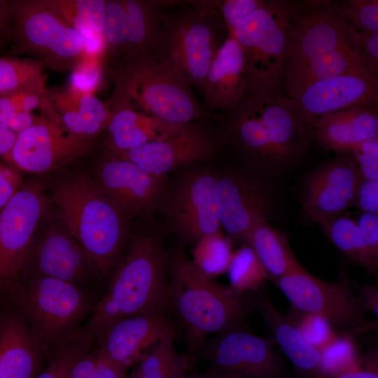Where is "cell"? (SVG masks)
Returning a JSON list of instances; mask_svg holds the SVG:
<instances>
[{"instance_id": "obj_7", "label": "cell", "mask_w": 378, "mask_h": 378, "mask_svg": "<svg viewBox=\"0 0 378 378\" xmlns=\"http://www.w3.org/2000/svg\"><path fill=\"white\" fill-rule=\"evenodd\" d=\"M108 66L114 81L111 98L115 100L174 124H188L210 115L192 87L153 54L122 58Z\"/></svg>"}, {"instance_id": "obj_29", "label": "cell", "mask_w": 378, "mask_h": 378, "mask_svg": "<svg viewBox=\"0 0 378 378\" xmlns=\"http://www.w3.org/2000/svg\"><path fill=\"white\" fill-rule=\"evenodd\" d=\"M122 2L127 18V41L121 59L151 54L164 13L172 1L122 0Z\"/></svg>"}, {"instance_id": "obj_17", "label": "cell", "mask_w": 378, "mask_h": 378, "mask_svg": "<svg viewBox=\"0 0 378 378\" xmlns=\"http://www.w3.org/2000/svg\"><path fill=\"white\" fill-rule=\"evenodd\" d=\"M94 172V181L126 219L150 216L163 202L167 176L146 172L130 161L108 153Z\"/></svg>"}, {"instance_id": "obj_34", "label": "cell", "mask_w": 378, "mask_h": 378, "mask_svg": "<svg viewBox=\"0 0 378 378\" xmlns=\"http://www.w3.org/2000/svg\"><path fill=\"white\" fill-rule=\"evenodd\" d=\"M46 65L34 59L0 58V94L30 87L46 86Z\"/></svg>"}, {"instance_id": "obj_4", "label": "cell", "mask_w": 378, "mask_h": 378, "mask_svg": "<svg viewBox=\"0 0 378 378\" xmlns=\"http://www.w3.org/2000/svg\"><path fill=\"white\" fill-rule=\"evenodd\" d=\"M352 72L364 71L349 47L346 24L331 1H295L284 93L294 100L315 81Z\"/></svg>"}, {"instance_id": "obj_30", "label": "cell", "mask_w": 378, "mask_h": 378, "mask_svg": "<svg viewBox=\"0 0 378 378\" xmlns=\"http://www.w3.org/2000/svg\"><path fill=\"white\" fill-rule=\"evenodd\" d=\"M244 242L254 252L272 281L302 266L293 253L286 236L267 220L254 225Z\"/></svg>"}, {"instance_id": "obj_39", "label": "cell", "mask_w": 378, "mask_h": 378, "mask_svg": "<svg viewBox=\"0 0 378 378\" xmlns=\"http://www.w3.org/2000/svg\"><path fill=\"white\" fill-rule=\"evenodd\" d=\"M331 6L351 29L359 32L378 31L377 0L331 1Z\"/></svg>"}, {"instance_id": "obj_44", "label": "cell", "mask_w": 378, "mask_h": 378, "mask_svg": "<svg viewBox=\"0 0 378 378\" xmlns=\"http://www.w3.org/2000/svg\"><path fill=\"white\" fill-rule=\"evenodd\" d=\"M38 118L22 109L8 94H0V123L18 133L32 125Z\"/></svg>"}, {"instance_id": "obj_6", "label": "cell", "mask_w": 378, "mask_h": 378, "mask_svg": "<svg viewBox=\"0 0 378 378\" xmlns=\"http://www.w3.org/2000/svg\"><path fill=\"white\" fill-rule=\"evenodd\" d=\"M225 33L216 1H172L164 13L151 54L202 94Z\"/></svg>"}, {"instance_id": "obj_50", "label": "cell", "mask_w": 378, "mask_h": 378, "mask_svg": "<svg viewBox=\"0 0 378 378\" xmlns=\"http://www.w3.org/2000/svg\"><path fill=\"white\" fill-rule=\"evenodd\" d=\"M354 292L360 298L369 312L378 318V286L373 284L359 285L351 281Z\"/></svg>"}, {"instance_id": "obj_54", "label": "cell", "mask_w": 378, "mask_h": 378, "mask_svg": "<svg viewBox=\"0 0 378 378\" xmlns=\"http://www.w3.org/2000/svg\"><path fill=\"white\" fill-rule=\"evenodd\" d=\"M0 285H3V284L0 283Z\"/></svg>"}, {"instance_id": "obj_19", "label": "cell", "mask_w": 378, "mask_h": 378, "mask_svg": "<svg viewBox=\"0 0 378 378\" xmlns=\"http://www.w3.org/2000/svg\"><path fill=\"white\" fill-rule=\"evenodd\" d=\"M360 177L350 152L337 154L314 169L306 179L301 194L302 212L307 220L319 225L342 215L353 206Z\"/></svg>"}, {"instance_id": "obj_36", "label": "cell", "mask_w": 378, "mask_h": 378, "mask_svg": "<svg viewBox=\"0 0 378 378\" xmlns=\"http://www.w3.org/2000/svg\"><path fill=\"white\" fill-rule=\"evenodd\" d=\"M192 255L195 265L212 278L227 270L232 255L230 241L222 232L205 236L195 244Z\"/></svg>"}, {"instance_id": "obj_21", "label": "cell", "mask_w": 378, "mask_h": 378, "mask_svg": "<svg viewBox=\"0 0 378 378\" xmlns=\"http://www.w3.org/2000/svg\"><path fill=\"white\" fill-rule=\"evenodd\" d=\"M177 334V326L169 313H146L115 321L95 342L108 358L127 369L139 362L150 346Z\"/></svg>"}, {"instance_id": "obj_22", "label": "cell", "mask_w": 378, "mask_h": 378, "mask_svg": "<svg viewBox=\"0 0 378 378\" xmlns=\"http://www.w3.org/2000/svg\"><path fill=\"white\" fill-rule=\"evenodd\" d=\"M25 270L24 278H54L82 287L94 276L80 244L68 230L59 229L30 246L21 274Z\"/></svg>"}, {"instance_id": "obj_48", "label": "cell", "mask_w": 378, "mask_h": 378, "mask_svg": "<svg viewBox=\"0 0 378 378\" xmlns=\"http://www.w3.org/2000/svg\"><path fill=\"white\" fill-rule=\"evenodd\" d=\"M331 378H378L377 351L373 350L362 356L360 364Z\"/></svg>"}, {"instance_id": "obj_37", "label": "cell", "mask_w": 378, "mask_h": 378, "mask_svg": "<svg viewBox=\"0 0 378 378\" xmlns=\"http://www.w3.org/2000/svg\"><path fill=\"white\" fill-rule=\"evenodd\" d=\"M94 343L85 330L76 332L56 349L47 368L35 378H66L72 365Z\"/></svg>"}, {"instance_id": "obj_20", "label": "cell", "mask_w": 378, "mask_h": 378, "mask_svg": "<svg viewBox=\"0 0 378 378\" xmlns=\"http://www.w3.org/2000/svg\"><path fill=\"white\" fill-rule=\"evenodd\" d=\"M294 101L300 117L312 129L326 115L356 107L377 106L378 78L352 72L319 80L304 88Z\"/></svg>"}, {"instance_id": "obj_16", "label": "cell", "mask_w": 378, "mask_h": 378, "mask_svg": "<svg viewBox=\"0 0 378 378\" xmlns=\"http://www.w3.org/2000/svg\"><path fill=\"white\" fill-rule=\"evenodd\" d=\"M216 199L222 228L243 241L257 223L269 219L272 209L270 189L258 174L242 169L216 173Z\"/></svg>"}, {"instance_id": "obj_51", "label": "cell", "mask_w": 378, "mask_h": 378, "mask_svg": "<svg viewBox=\"0 0 378 378\" xmlns=\"http://www.w3.org/2000/svg\"><path fill=\"white\" fill-rule=\"evenodd\" d=\"M11 34L12 20L9 1L0 0V46L10 42Z\"/></svg>"}, {"instance_id": "obj_24", "label": "cell", "mask_w": 378, "mask_h": 378, "mask_svg": "<svg viewBox=\"0 0 378 378\" xmlns=\"http://www.w3.org/2000/svg\"><path fill=\"white\" fill-rule=\"evenodd\" d=\"M256 310L267 326L270 337L293 365L300 378H321V354L300 334L294 323L272 302L267 286L256 291Z\"/></svg>"}, {"instance_id": "obj_27", "label": "cell", "mask_w": 378, "mask_h": 378, "mask_svg": "<svg viewBox=\"0 0 378 378\" xmlns=\"http://www.w3.org/2000/svg\"><path fill=\"white\" fill-rule=\"evenodd\" d=\"M312 135L328 151L349 153L360 142L378 137V108L356 107L323 117L312 125Z\"/></svg>"}, {"instance_id": "obj_52", "label": "cell", "mask_w": 378, "mask_h": 378, "mask_svg": "<svg viewBox=\"0 0 378 378\" xmlns=\"http://www.w3.org/2000/svg\"><path fill=\"white\" fill-rule=\"evenodd\" d=\"M18 133L0 123V157L7 161Z\"/></svg>"}, {"instance_id": "obj_49", "label": "cell", "mask_w": 378, "mask_h": 378, "mask_svg": "<svg viewBox=\"0 0 378 378\" xmlns=\"http://www.w3.org/2000/svg\"><path fill=\"white\" fill-rule=\"evenodd\" d=\"M22 186V178L12 168L0 163V208Z\"/></svg>"}, {"instance_id": "obj_2", "label": "cell", "mask_w": 378, "mask_h": 378, "mask_svg": "<svg viewBox=\"0 0 378 378\" xmlns=\"http://www.w3.org/2000/svg\"><path fill=\"white\" fill-rule=\"evenodd\" d=\"M168 255L161 233L132 237L95 303L85 330L96 340L115 321L146 313H169Z\"/></svg>"}, {"instance_id": "obj_31", "label": "cell", "mask_w": 378, "mask_h": 378, "mask_svg": "<svg viewBox=\"0 0 378 378\" xmlns=\"http://www.w3.org/2000/svg\"><path fill=\"white\" fill-rule=\"evenodd\" d=\"M174 337H167L153 346L139 361L127 378H178L192 368L195 356L178 352Z\"/></svg>"}, {"instance_id": "obj_8", "label": "cell", "mask_w": 378, "mask_h": 378, "mask_svg": "<svg viewBox=\"0 0 378 378\" xmlns=\"http://www.w3.org/2000/svg\"><path fill=\"white\" fill-rule=\"evenodd\" d=\"M295 1L265 0L232 35L243 51L251 91L284 93Z\"/></svg>"}, {"instance_id": "obj_13", "label": "cell", "mask_w": 378, "mask_h": 378, "mask_svg": "<svg viewBox=\"0 0 378 378\" xmlns=\"http://www.w3.org/2000/svg\"><path fill=\"white\" fill-rule=\"evenodd\" d=\"M195 359L239 378H289L282 354L270 336L239 328L206 338Z\"/></svg>"}, {"instance_id": "obj_45", "label": "cell", "mask_w": 378, "mask_h": 378, "mask_svg": "<svg viewBox=\"0 0 378 378\" xmlns=\"http://www.w3.org/2000/svg\"><path fill=\"white\" fill-rule=\"evenodd\" d=\"M350 153L356 162L361 178L378 179V137L360 142Z\"/></svg>"}, {"instance_id": "obj_18", "label": "cell", "mask_w": 378, "mask_h": 378, "mask_svg": "<svg viewBox=\"0 0 378 378\" xmlns=\"http://www.w3.org/2000/svg\"><path fill=\"white\" fill-rule=\"evenodd\" d=\"M93 141L76 137L41 114L17 134L8 162L26 172L42 174L60 168L91 150Z\"/></svg>"}, {"instance_id": "obj_23", "label": "cell", "mask_w": 378, "mask_h": 378, "mask_svg": "<svg viewBox=\"0 0 378 378\" xmlns=\"http://www.w3.org/2000/svg\"><path fill=\"white\" fill-rule=\"evenodd\" d=\"M251 91L243 51L232 34H227L212 62L202 93L207 111L225 115L232 111Z\"/></svg>"}, {"instance_id": "obj_38", "label": "cell", "mask_w": 378, "mask_h": 378, "mask_svg": "<svg viewBox=\"0 0 378 378\" xmlns=\"http://www.w3.org/2000/svg\"><path fill=\"white\" fill-rule=\"evenodd\" d=\"M321 377L331 378L335 375L358 367L360 356L355 338L339 335L331 344L321 351Z\"/></svg>"}, {"instance_id": "obj_47", "label": "cell", "mask_w": 378, "mask_h": 378, "mask_svg": "<svg viewBox=\"0 0 378 378\" xmlns=\"http://www.w3.org/2000/svg\"><path fill=\"white\" fill-rule=\"evenodd\" d=\"M356 220L366 247L378 259V214L362 213Z\"/></svg>"}, {"instance_id": "obj_32", "label": "cell", "mask_w": 378, "mask_h": 378, "mask_svg": "<svg viewBox=\"0 0 378 378\" xmlns=\"http://www.w3.org/2000/svg\"><path fill=\"white\" fill-rule=\"evenodd\" d=\"M318 226L332 244L349 260L370 274L377 272L378 259L366 247L356 220L341 215Z\"/></svg>"}, {"instance_id": "obj_10", "label": "cell", "mask_w": 378, "mask_h": 378, "mask_svg": "<svg viewBox=\"0 0 378 378\" xmlns=\"http://www.w3.org/2000/svg\"><path fill=\"white\" fill-rule=\"evenodd\" d=\"M14 53L24 55L57 72L73 71L85 57L83 37L53 0L9 1Z\"/></svg>"}, {"instance_id": "obj_9", "label": "cell", "mask_w": 378, "mask_h": 378, "mask_svg": "<svg viewBox=\"0 0 378 378\" xmlns=\"http://www.w3.org/2000/svg\"><path fill=\"white\" fill-rule=\"evenodd\" d=\"M11 285L16 311L44 351L74 334L95 304L84 287L54 278H24Z\"/></svg>"}, {"instance_id": "obj_14", "label": "cell", "mask_w": 378, "mask_h": 378, "mask_svg": "<svg viewBox=\"0 0 378 378\" xmlns=\"http://www.w3.org/2000/svg\"><path fill=\"white\" fill-rule=\"evenodd\" d=\"M205 118L183 125L164 139L147 142L122 152L106 153L134 163L148 173L167 176L177 168L191 166L214 157L221 144Z\"/></svg>"}, {"instance_id": "obj_5", "label": "cell", "mask_w": 378, "mask_h": 378, "mask_svg": "<svg viewBox=\"0 0 378 378\" xmlns=\"http://www.w3.org/2000/svg\"><path fill=\"white\" fill-rule=\"evenodd\" d=\"M52 200L68 232L83 248L94 278L107 279L125 248L126 218L94 179L85 174L60 181Z\"/></svg>"}, {"instance_id": "obj_15", "label": "cell", "mask_w": 378, "mask_h": 378, "mask_svg": "<svg viewBox=\"0 0 378 378\" xmlns=\"http://www.w3.org/2000/svg\"><path fill=\"white\" fill-rule=\"evenodd\" d=\"M47 200L37 184L22 185L0 208V283L20 276Z\"/></svg>"}, {"instance_id": "obj_41", "label": "cell", "mask_w": 378, "mask_h": 378, "mask_svg": "<svg viewBox=\"0 0 378 378\" xmlns=\"http://www.w3.org/2000/svg\"><path fill=\"white\" fill-rule=\"evenodd\" d=\"M346 35L349 47L361 69L378 78V31L359 32L346 25Z\"/></svg>"}, {"instance_id": "obj_26", "label": "cell", "mask_w": 378, "mask_h": 378, "mask_svg": "<svg viewBox=\"0 0 378 378\" xmlns=\"http://www.w3.org/2000/svg\"><path fill=\"white\" fill-rule=\"evenodd\" d=\"M43 351L17 311L0 314V378H35Z\"/></svg>"}, {"instance_id": "obj_3", "label": "cell", "mask_w": 378, "mask_h": 378, "mask_svg": "<svg viewBox=\"0 0 378 378\" xmlns=\"http://www.w3.org/2000/svg\"><path fill=\"white\" fill-rule=\"evenodd\" d=\"M169 313L183 325L188 352L210 334L248 328L256 310V292L241 293L204 274L181 249L168 255Z\"/></svg>"}, {"instance_id": "obj_42", "label": "cell", "mask_w": 378, "mask_h": 378, "mask_svg": "<svg viewBox=\"0 0 378 378\" xmlns=\"http://www.w3.org/2000/svg\"><path fill=\"white\" fill-rule=\"evenodd\" d=\"M103 57H85L71 71L66 88L78 93H94L102 76Z\"/></svg>"}, {"instance_id": "obj_28", "label": "cell", "mask_w": 378, "mask_h": 378, "mask_svg": "<svg viewBox=\"0 0 378 378\" xmlns=\"http://www.w3.org/2000/svg\"><path fill=\"white\" fill-rule=\"evenodd\" d=\"M52 105L62 127L82 139L93 140L106 130L110 115L108 100L103 102L94 93H78L64 89L48 90Z\"/></svg>"}, {"instance_id": "obj_43", "label": "cell", "mask_w": 378, "mask_h": 378, "mask_svg": "<svg viewBox=\"0 0 378 378\" xmlns=\"http://www.w3.org/2000/svg\"><path fill=\"white\" fill-rule=\"evenodd\" d=\"M265 0L216 1L228 34L251 13L262 7Z\"/></svg>"}, {"instance_id": "obj_40", "label": "cell", "mask_w": 378, "mask_h": 378, "mask_svg": "<svg viewBox=\"0 0 378 378\" xmlns=\"http://www.w3.org/2000/svg\"><path fill=\"white\" fill-rule=\"evenodd\" d=\"M287 316L302 337L320 352L339 336L326 321L316 315L304 313L290 307Z\"/></svg>"}, {"instance_id": "obj_12", "label": "cell", "mask_w": 378, "mask_h": 378, "mask_svg": "<svg viewBox=\"0 0 378 378\" xmlns=\"http://www.w3.org/2000/svg\"><path fill=\"white\" fill-rule=\"evenodd\" d=\"M216 181V173L209 168H191L167 190L161 205L167 227L183 244L222 232Z\"/></svg>"}, {"instance_id": "obj_35", "label": "cell", "mask_w": 378, "mask_h": 378, "mask_svg": "<svg viewBox=\"0 0 378 378\" xmlns=\"http://www.w3.org/2000/svg\"><path fill=\"white\" fill-rule=\"evenodd\" d=\"M234 253L227 268L230 286L241 293L256 292L269 276L253 250L246 244Z\"/></svg>"}, {"instance_id": "obj_25", "label": "cell", "mask_w": 378, "mask_h": 378, "mask_svg": "<svg viewBox=\"0 0 378 378\" xmlns=\"http://www.w3.org/2000/svg\"><path fill=\"white\" fill-rule=\"evenodd\" d=\"M108 102L111 115L105 130L107 152L125 151L149 141L164 139L183 125L139 113L129 104L111 97Z\"/></svg>"}, {"instance_id": "obj_53", "label": "cell", "mask_w": 378, "mask_h": 378, "mask_svg": "<svg viewBox=\"0 0 378 378\" xmlns=\"http://www.w3.org/2000/svg\"><path fill=\"white\" fill-rule=\"evenodd\" d=\"M178 378H239L234 374L224 372L209 365L203 372L194 376L183 375Z\"/></svg>"}, {"instance_id": "obj_46", "label": "cell", "mask_w": 378, "mask_h": 378, "mask_svg": "<svg viewBox=\"0 0 378 378\" xmlns=\"http://www.w3.org/2000/svg\"><path fill=\"white\" fill-rule=\"evenodd\" d=\"M353 206H356L362 213L378 214V179L360 177Z\"/></svg>"}, {"instance_id": "obj_11", "label": "cell", "mask_w": 378, "mask_h": 378, "mask_svg": "<svg viewBox=\"0 0 378 378\" xmlns=\"http://www.w3.org/2000/svg\"><path fill=\"white\" fill-rule=\"evenodd\" d=\"M272 282L291 307L321 317L340 336L356 338L377 327L368 319V309L346 279L323 280L301 266Z\"/></svg>"}, {"instance_id": "obj_1", "label": "cell", "mask_w": 378, "mask_h": 378, "mask_svg": "<svg viewBox=\"0 0 378 378\" xmlns=\"http://www.w3.org/2000/svg\"><path fill=\"white\" fill-rule=\"evenodd\" d=\"M221 143L231 144L255 171L277 173L300 160L313 141L312 129L285 93L250 91L224 115Z\"/></svg>"}, {"instance_id": "obj_33", "label": "cell", "mask_w": 378, "mask_h": 378, "mask_svg": "<svg viewBox=\"0 0 378 378\" xmlns=\"http://www.w3.org/2000/svg\"><path fill=\"white\" fill-rule=\"evenodd\" d=\"M69 23L83 37L104 35L107 0H53Z\"/></svg>"}]
</instances>
